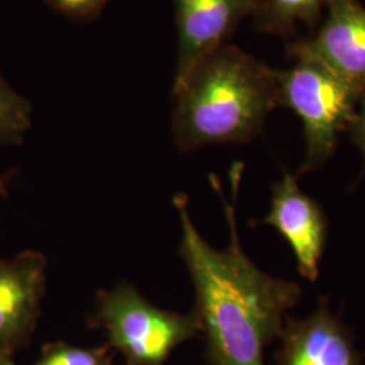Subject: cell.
I'll return each mask as SVG.
<instances>
[{
    "instance_id": "cell-16",
    "label": "cell",
    "mask_w": 365,
    "mask_h": 365,
    "mask_svg": "<svg viewBox=\"0 0 365 365\" xmlns=\"http://www.w3.org/2000/svg\"><path fill=\"white\" fill-rule=\"evenodd\" d=\"M14 352L7 349H0V365H16L14 361Z\"/></svg>"
},
{
    "instance_id": "cell-11",
    "label": "cell",
    "mask_w": 365,
    "mask_h": 365,
    "mask_svg": "<svg viewBox=\"0 0 365 365\" xmlns=\"http://www.w3.org/2000/svg\"><path fill=\"white\" fill-rule=\"evenodd\" d=\"M33 108L0 73V146L24 143L31 128Z\"/></svg>"
},
{
    "instance_id": "cell-3",
    "label": "cell",
    "mask_w": 365,
    "mask_h": 365,
    "mask_svg": "<svg viewBox=\"0 0 365 365\" xmlns=\"http://www.w3.org/2000/svg\"><path fill=\"white\" fill-rule=\"evenodd\" d=\"M277 71L280 107L295 113L303 125L306 152L295 176L321 170L334 156L339 134L348 130L363 91L313 60H294Z\"/></svg>"
},
{
    "instance_id": "cell-8",
    "label": "cell",
    "mask_w": 365,
    "mask_h": 365,
    "mask_svg": "<svg viewBox=\"0 0 365 365\" xmlns=\"http://www.w3.org/2000/svg\"><path fill=\"white\" fill-rule=\"evenodd\" d=\"M46 267L37 250L0 260V349L15 353L30 345L46 289Z\"/></svg>"
},
{
    "instance_id": "cell-7",
    "label": "cell",
    "mask_w": 365,
    "mask_h": 365,
    "mask_svg": "<svg viewBox=\"0 0 365 365\" xmlns=\"http://www.w3.org/2000/svg\"><path fill=\"white\" fill-rule=\"evenodd\" d=\"M279 339L277 365H365L352 330L331 312L327 297L304 318L288 314Z\"/></svg>"
},
{
    "instance_id": "cell-2",
    "label": "cell",
    "mask_w": 365,
    "mask_h": 365,
    "mask_svg": "<svg viewBox=\"0 0 365 365\" xmlns=\"http://www.w3.org/2000/svg\"><path fill=\"white\" fill-rule=\"evenodd\" d=\"M172 98V134L182 152L247 144L280 107L277 69L225 43L196 66Z\"/></svg>"
},
{
    "instance_id": "cell-10",
    "label": "cell",
    "mask_w": 365,
    "mask_h": 365,
    "mask_svg": "<svg viewBox=\"0 0 365 365\" xmlns=\"http://www.w3.org/2000/svg\"><path fill=\"white\" fill-rule=\"evenodd\" d=\"M333 0H252L253 26L267 34L291 38L302 24L314 31L322 10Z\"/></svg>"
},
{
    "instance_id": "cell-13",
    "label": "cell",
    "mask_w": 365,
    "mask_h": 365,
    "mask_svg": "<svg viewBox=\"0 0 365 365\" xmlns=\"http://www.w3.org/2000/svg\"><path fill=\"white\" fill-rule=\"evenodd\" d=\"M110 0H45V3L73 22H91L99 16Z\"/></svg>"
},
{
    "instance_id": "cell-4",
    "label": "cell",
    "mask_w": 365,
    "mask_h": 365,
    "mask_svg": "<svg viewBox=\"0 0 365 365\" xmlns=\"http://www.w3.org/2000/svg\"><path fill=\"white\" fill-rule=\"evenodd\" d=\"M87 325L103 329L107 345L122 353L128 365H165L179 345L202 336L194 312L163 310L128 282L98 292Z\"/></svg>"
},
{
    "instance_id": "cell-6",
    "label": "cell",
    "mask_w": 365,
    "mask_h": 365,
    "mask_svg": "<svg viewBox=\"0 0 365 365\" xmlns=\"http://www.w3.org/2000/svg\"><path fill=\"white\" fill-rule=\"evenodd\" d=\"M322 26L289 43L288 58L313 60L365 91V9L359 0H333Z\"/></svg>"
},
{
    "instance_id": "cell-5",
    "label": "cell",
    "mask_w": 365,
    "mask_h": 365,
    "mask_svg": "<svg viewBox=\"0 0 365 365\" xmlns=\"http://www.w3.org/2000/svg\"><path fill=\"white\" fill-rule=\"evenodd\" d=\"M271 209L250 226L267 225L282 235L295 255L300 276L312 283L319 277L327 249L329 221L324 207L299 188L295 173L284 172L272 184Z\"/></svg>"
},
{
    "instance_id": "cell-9",
    "label": "cell",
    "mask_w": 365,
    "mask_h": 365,
    "mask_svg": "<svg viewBox=\"0 0 365 365\" xmlns=\"http://www.w3.org/2000/svg\"><path fill=\"white\" fill-rule=\"evenodd\" d=\"M178 27V63L173 90L196 66L225 45L252 14V0H173Z\"/></svg>"
},
{
    "instance_id": "cell-15",
    "label": "cell",
    "mask_w": 365,
    "mask_h": 365,
    "mask_svg": "<svg viewBox=\"0 0 365 365\" xmlns=\"http://www.w3.org/2000/svg\"><path fill=\"white\" fill-rule=\"evenodd\" d=\"M11 176H13L11 172L0 176V195L7 196V194H9V184H10Z\"/></svg>"
},
{
    "instance_id": "cell-14",
    "label": "cell",
    "mask_w": 365,
    "mask_h": 365,
    "mask_svg": "<svg viewBox=\"0 0 365 365\" xmlns=\"http://www.w3.org/2000/svg\"><path fill=\"white\" fill-rule=\"evenodd\" d=\"M348 133L351 135L353 145L360 150L363 160H364V165H363V172L361 175L365 173V91L363 92L359 106L356 110V114L353 115L352 120L348 126Z\"/></svg>"
},
{
    "instance_id": "cell-12",
    "label": "cell",
    "mask_w": 365,
    "mask_h": 365,
    "mask_svg": "<svg viewBox=\"0 0 365 365\" xmlns=\"http://www.w3.org/2000/svg\"><path fill=\"white\" fill-rule=\"evenodd\" d=\"M110 346L80 348L66 342H51L42 346L38 361L34 365H114Z\"/></svg>"
},
{
    "instance_id": "cell-1",
    "label": "cell",
    "mask_w": 365,
    "mask_h": 365,
    "mask_svg": "<svg viewBox=\"0 0 365 365\" xmlns=\"http://www.w3.org/2000/svg\"><path fill=\"white\" fill-rule=\"evenodd\" d=\"M242 170L241 163L230 168V197L218 178L210 176L229 227V245L223 250L199 235L185 194L172 200L182 227L179 255L195 289L192 312L206 341L209 365H264L265 348L280 337L288 312L303 294L297 282L261 271L242 249L237 225Z\"/></svg>"
}]
</instances>
